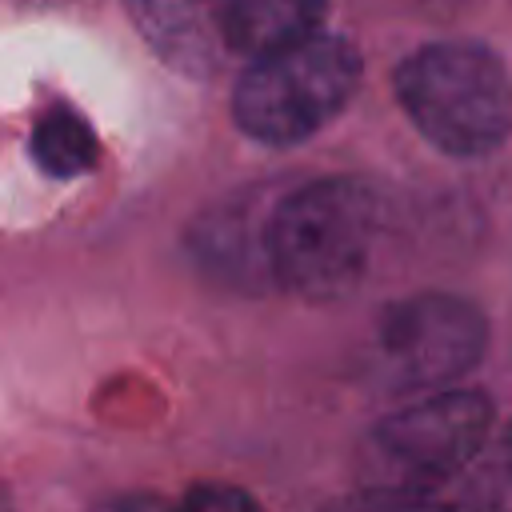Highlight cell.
<instances>
[{
    "instance_id": "5b68a950",
    "label": "cell",
    "mask_w": 512,
    "mask_h": 512,
    "mask_svg": "<svg viewBox=\"0 0 512 512\" xmlns=\"http://www.w3.org/2000/svg\"><path fill=\"white\" fill-rule=\"evenodd\" d=\"M488 348L484 312L452 292H416L380 316V356L404 384H452Z\"/></svg>"
},
{
    "instance_id": "52a82bcc",
    "label": "cell",
    "mask_w": 512,
    "mask_h": 512,
    "mask_svg": "<svg viewBox=\"0 0 512 512\" xmlns=\"http://www.w3.org/2000/svg\"><path fill=\"white\" fill-rule=\"evenodd\" d=\"M272 204L276 200H256L248 196H232L228 204L212 208L208 220L200 224V260L240 284H256V280H272V260H268V220H272Z\"/></svg>"
},
{
    "instance_id": "7a4b0ae2",
    "label": "cell",
    "mask_w": 512,
    "mask_h": 512,
    "mask_svg": "<svg viewBox=\"0 0 512 512\" xmlns=\"http://www.w3.org/2000/svg\"><path fill=\"white\" fill-rule=\"evenodd\" d=\"M396 96L428 144L476 160L512 136V76L472 40H436L396 68Z\"/></svg>"
},
{
    "instance_id": "8fae6325",
    "label": "cell",
    "mask_w": 512,
    "mask_h": 512,
    "mask_svg": "<svg viewBox=\"0 0 512 512\" xmlns=\"http://www.w3.org/2000/svg\"><path fill=\"white\" fill-rule=\"evenodd\" d=\"M184 508H200V512H240L252 508V496L232 488V484H200L184 496Z\"/></svg>"
},
{
    "instance_id": "ba28073f",
    "label": "cell",
    "mask_w": 512,
    "mask_h": 512,
    "mask_svg": "<svg viewBox=\"0 0 512 512\" xmlns=\"http://www.w3.org/2000/svg\"><path fill=\"white\" fill-rule=\"evenodd\" d=\"M328 0H224L228 40L240 64L324 28Z\"/></svg>"
},
{
    "instance_id": "3957f363",
    "label": "cell",
    "mask_w": 512,
    "mask_h": 512,
    "mask_svg": "<svg viewBox=\"0 0 512 512\" xmlns=\"http://www.w3.org/2000/svg\"><path fill=\"white\" fill-rule=\"evenodd\" d=\"M364 60L336 32H312L244 64L232 116L260 144H300L336 120L360 88Z\"/></svg>"
},
{
    "instance_id": "277c9868",
    "label": "cell",
    "mask_w": 512,
    "mask_h": 512,
    "mask_svg": "<svg viewBox=\"0 0 512 512\" xmlns=\"http://www.w3.org/2000/svg\"><path fill=\"white\" fill-rule=\"evenodd\" d=\"M492 436V404L484 392L448 388L384 416L364 440V484L396 500L432 496L472 468Z\"/></svg>"
},
{
    "instance_id": "6da1fadb",
    "label": "cell",
    "mask_w": 512,
    "mask_h": 512,
    "mask_svg": "<svg viewBox=\"0 0 512 512\" xmlns=\"http://www.w3.org/2000/svg\"><path fill=\"white\" fill-rule=\"evenodd\" d=\"M380 232V196L356 176L308 180L276 196L268 220L272 280L304 300L356 288Z\"/></svg>"
},
{
    "instance_id": "9c48e42d",
    "label": "cell",
    "mask_w": 512,
    "mask_h": 512,
    "mask_svg": "<svg viewBox=\"0 0 512 512\" xmlns=\"http://www.w3.org/2000/svg\"><path fill=\"white\" fill-rule=\"evenodd\" d=\"M28 148H32V160L56 180H72L80 172H92V164L100 156V144H96L88 116L80 108H72L68 100H56L36 116Z\"/></svg>"
},
{
    "instance_id": "8992f818",
    "label": "cell",
    "mask_w": 512,
    "mask_h": 512,
    "mask_svg": "<svg viewBox=\"0 0 512 512\" xmlns=\"http://www.w3.org/2000/svg\"><path fill=\"white\" fill-rule=\"evenodd\" d=\"M144 44L180 76L212 80L236 64L224 0H124Z\"/></svg>"
},
{
    "instance_id": "30bf717a",
    "label": "cell",
    "mask_w": 512,
    "mask_h": 512,
    "mask_svg": "<svg viewBox=\"0 0 512 512\" xmlns=\"http://www.w3.org/2000/svg\"><path fill=\"white\" fill-rule=\"evenodd\" d=\"M476 480H472V500L492 504V508H512V424L500 432V440L472 460Z\"/></svg>"
}]
</instances>
